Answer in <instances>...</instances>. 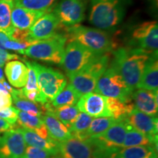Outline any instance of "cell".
Segmentation results:
<instances>
[{
    "mask_svg": "<svg viewBox=\"0 0 158 158\" xmlns=\"http://www.w3.org/2000/svg\"><path fill=\"white\" fill-rule=\"evenodd\" d=\"M146 158H157V157H147Z\"/></svg>",
    "mask_w": 158,
    "mask_h": 158,
    "instance_id": "cell-41",
    "label": "cell"
},
{
    "mask_svg": "<svg viewBox=\"0 0 158 158\" xmlns=\"http://www.w3.org/2000/svg\"><path fill=\"white\" fill-rule=\"evenodd\" d=\"M157 147H130L118 149L109 158H146L157 157Z\"/></svg>",
    "mask_w": 158,
    "mask_h": 158,
    "instance_id": "cell-26",
    "label": "cell"
},
{
    "mask_svg": "<svg viewBox=\"0 0 158 158\" xmlns=\"http://www.w3.org/2000/svg\"><path fill=\"white\" fill-rule=\"evenodd\" d=\"M76 106L80 111L92 117L109 116L106 106V97L94 92L81 96Z\"/></svg>",
    "mask_w": 158,
    "mask_h": 158,
    "instance_id": "cell-13",
    "label": "cell"
},
{
    "mask_svg": "<svg viewBox=\"0 0 158 158\" xmlns=\"http://www.w3.org/2000/svg\"><path fill=\"white\" fill-rule=\"evenodd\" d=\"M59 148L62 158H94L91 144L75 136L59 143Z\"/></svg>",
    "mask_w": 158,
    "mask_h": 158,
    "instance_id": "cell-15",
    "label": "cell"
},
{
    "mask_svg": "<svg viewBox=\"0 0 158 158\" xmlns=\"http://www.w3.org/2000/svg\"><path fill=\"white\" fill-rule=\"evenodd\" d=\"M106 106L109 116L116 120L124 119L135 108L132 98L127 100H122L118 98L106 97Z\"/></svg>",
    "mask_w": 158,
    "mask_h": 158,
    "instance_id": "cell-25",
    "label": "cell"
},
{
    "mask_svg": "<svg viewBox=\"0 0 158 158\" xmlns=\"http://www.w3.org/2000/svg\"><path fill=\"white\" fill-rule=\"evenodd\" d=\"M31 45L29 43H19L16 41L13 40H9L5 44V50H10L16 51V52L19 53V54H23L24 51L28 48L29 46Z\"/></svg>",
    "mask_w": 158,
    "mask_h": 158,
    "instance_id": "cell-36",
    "label": "cell"
},
{
    "mask_svg": "<svg viewBox=\"0 0 158 158\" xmlns=\"http://www.w3.org/2000/svg\"><path fill=\"white\" fill-rule=\"evenodd\" d=\"M20 59V57L16 54H10L6 50H2L0 49V67L2 68L6 63L10 61L16 60Z\"/></svg>",
    "mask_w": 158,
    "mask_h": 158,
    "instance_id": "cell-37",
    "label": "cell"
},
{
    "mask_svg": "<svg viewBox=\"0 0 158 158\" xmlns=\"http://www.w3.org/2000/svg\"><path fill=\"white\" fill-rule=\"evenodd\" d=\"M93 117L88 114L80 112L77 116L76 121L70 128V131L73 136L81 140L84 139V135L89 127Z\"/></svg>",
    "mask_w": 158,
    "mask_h": 158,
    "instance_id": "cell-32",
    "label": "cell"
},
{
    "mask_svg": "<svg viewBox=\"0 0 158 158\" xmlns=\"http://www.w3.org/2000/svg\"><path fill=\"white\" fill-rule=\"evenodd\" d=\"M15 127L10 124L8 122H6L3 118H0V133H5L9 130L14 129Z\"/></svg>",
    "mask_w": 158,
    "mask_h": 158,
    "instance_id": "cell-38",
    "label": "cell"
},
{
    "mask_svg": "<svg viewBox=\"0 0 158 158\" xmlns=\"http://www.w3.org/2000/svg\"><path fill=\"white\" fill-rule=\"evenodd\" d=\"M45 108V114H49L58 118L62 123L70 130L72 124L76 121L77 116L80 113L76 105L75 106H62V107L55 108L51 103L43 104Z\"/></svg>",
    "mask_w": 158,
    "mask_h": 158,
    "instance_id": "cell-24",
    "label": "cell"
},
{
    "mask_svg": "<svg viewBox=\"0 0 158 158\" xmlns=\"http://www.w3.org/2000/svg\"><path fill=\"white\" fill-rule=\"evenodd\" d=\"M51 156L53 155L46 150L28 146L21 158H51Z\"/></svg>",
    "mask_w": 158,
    "mask_h": 158,
    "instance_id": "cell-33",
    "label": "cell"
},
{
    "mask_svg": "<svg viewBox=\"0 0 158 158\" xmlns=\"http://www.w3.org/2000/svg\"><path fill=\"white\" fill-rule=\"evenodd\" d=\"M53 12L61 24L70 27L84 21L85 7L81 0H62Z\"/></svg>",
    "mask_w": 158,
    "mask_h": 158,
    "instance_id": "cell-10",
    "label": "cell"
},
{
    "mask_svg": "<svg viewBox=\"0 0 158 158\" xmlns=\"http://www.w3.org/2000/svg\"><path fill=\"white\" fill-rule=\"evenodd\" d=\"M12 100H13L15 108L21 111L27 112L31 115L41 117L45 113L44 106L36 103L27 99L23 94L22 89H13L10 92Z\"/></svg>",
    "mask_w": 158,
    "mask_h": 158,
    "instance_id": "cell-23",
    "label": "cell"
},
{
    "mask_svg": "<svg viewBox=\"0 0 158 158\" xmlns=\"http://www.w3.org/2000/svg\"><path fill=\"white\" fill-rule=\"evenodd\" d=\"M113 53L111 64L133 92L137 89L148 59L154 53L134 48H119Z\"/></svg>",
    "mask_w": 158,
    "mask_h": 158,
    "instance_id": "cell-1",
    "label": "cell"
},
{
    "mask_svg": "<svg viewBox=\"0 0 158 158\" xmlns=\"http://www.w3.org/2000/svg\"><path fill=\"white\" fill-rule=\"evenodd\" d=\"M124 120L133 129L150 137L157 138L158 118L140 111L135 108L124 118Z\"/></svg>",
    "mask_w": 158,
    "mask_h": 158,
    "instance_id": "cell-14",
    "label": "cell"
},
{
    "mask_svg": "<svg viewBox=\"0 0 158 158\" xmlns=\"http://www.w3.org/2000/svg\"><path fill=\"white\" fill-rule=\"evenodd\" d=\"M17 122L20 127L32 130L44 139H53L49 135L47 128L41 117L31 115L27 112L19 110Z\"/></svg>",
    "mask_w": 158,
    "mask_h": 158,
    "instance_id": "cell-22",
    "label": "cell"
},
{
    "mask_svg": "<svg viewBox=\"0 0 158 158\" xmlns=\"http://www.w3.org/2000/svg\"><path fill=\"white\" fill-rule=\"evenodd\" d=\"M137 89L157 91L158 89V63L157 53H154L148 59L141 78Z\"/></svg>",
    "mask_w": 158,
    "mask_h": 158,
    "instance_id": "cell-18",
    "label": "cell"
},
{
    "mask_svg": "<svg viewBox=\"0 0 158 158\" xmlns=\"http://www.w3.org/2000/svg\"><path fill=\"white\" fill-rule=\"evenodd\" d=\"M51 138L58 143H61L72 137L70 130L62 123L56 116L45 114L41 116Z\"/></svg>",
    "mask_w": 158,
    "mask_h": 158,
    "instance_id": "cell-21",
    "label": "cell"
},
{
    "mask_svg": "<svg viewBox=\"0 0 158 158\" xmlns=\"http://www.w3.org/2000/svg\"><path fill=\"white\" fill-rule=\"evenodd\" d=\"M13 100L9 92L6 89L2 81H0V110L11 107Z\"/></svg>",
    "mask_w": 158,
    "mask_h": 158,
    "instance_id": "cell-35",
    "label": "cell"
},
{
    "mask_svg": "<svg viewBox=\"0 0 158 158\" xmlns=\"http://www.w3.org/2000/svg\"><path fill=\"white\" fill-rule=\"evenodd\" d=\"M66 36L70 40L76 41L96 54H106L114 48L113 40L108 32L82 25L67 27Z\"/></svg>",
    "mask_w": 158,
    "mask_h": 158,
    "instance_id": "cell-3",
    "label": "cell"
},
{
    "mask_svg": "<svg viewBox=\"0 0 158 158\" xmlns=\"http://www.w3.org/2000/svg\"><path fill=\"white\" fill-rule=\"evenodd\" d=\"M141 146L143 147L152 146L157 147V138L150 137L149 135L140 133L129 125L122 148L141 147Z\"/></svg>",
    "mask_w": 158,
    "mask_h": 158,
    "instance_id": "cell-27",
    "label": "cell"
},
{
    "mask_svg": "<svg viewBox=\"0 0 158 158\" xmlns=\"http://www.w3.org/2000/svg\"><path fill=\"white\" fill-rule=\"evenodd\" d=\"M98 55L101 54H94L76 41L70 40L64 49L61 66L68 76L82 70Z\"/></svg>",
    "mask_w": 158,
    "mask_h": 158,
    "instance_id": "cell-8",
    "label": "cell"
},
{
    "mask_svg": "<svg viewBox=\"0 0 158 158\" xmlns=\"http://www.w3.org/2000/svg\"><path fill=\"white\" fill-rule=\"evenodd\" d=\"M157 91H151L143 89H136L132 93L131 98L136 109L157 117L158 112Z\"/></svg>",
    "mask_w": 158,
    "mask_h": 158,
    "instance_id": "cell-16",
    "label": "cell"
},
{
    "mask_svg": "<svg viewBox=\"0 0 158 158\" xmlns=\"http://www.w3.org/2000/svg\"><path fill=\"white\" fill-rule=\"evenodd\" d=\"M13 6V0H0V31H5L9 35L14 28L11 21Z\"/></svg>",
    "mask_w": 158,
    "mask_h": 158,
    "instance_id": "cell-31",
    "label": "cell"
},
{
    "mask_svg": "<svg viewBox=\"0 0 158 158\" xmlns=\"http://www.w3.org/2000/svg\"><path fill=\"white\" fill-rule=\"evenodd\" d=\"M5 73L9 83L13 87L21 89L27 84L28 68L21 61L13 60L6 63Z\"/></svg>",
    "mask_w": 158,
    "mask_h": 158,
    "instance_id": "cell-17",
    "label": "cell"
},
{
    "mask_svg": "<svg viewBox=\"0 0 158 158\" xmlns=\"http://www.w3.org/2000/svg\"><path fill=\"white\" fill-rule=\"evenodd\" d=\"M81 96V95L75 89L72 85L67 84L51 104L55 108L67 106H75L77 104Z\"/></svg>",
    "mask_w": 158,
    "mask_h": 158,
    "instance_id": "cell-28",
    "label": "cell"
},
{
    "mask_svg": "<svg viewBox=\"0 0 158 158\" xmlns=\"http://www.w3.org/2000/svg\"><path fill=\"white\" fill-rule=\"evenodd\" d=\"M14 5L30 10L46 13L56 5L57 0H13Z\"/></svg>",
    "mask_w": 158,
    "mask_h": 158,
    "instance_id": "cell-30",
    "label": "cell"
},
{
    "mask_svg": "<svg viewBox=\"0 0 158 158\" xmlns=\"http://www.w3.org/2000/svg\"><path fill=\"white\" fill-rule=\"evenodd\" d=\"M18 114H19V110L15 108L9 107L0 110V118H3L10 124L15 127L18 120Z\"/></svg>",
    "mask_w": 158,
    "mask_h": 158,
    "instance_id": "cell-34",
    "label": "cell"
},
{
    "mask_svg": "<svg viewBox=\"0 0 158 158\" xmlns=\"http://www.w3.org/2000/svg\"><path fill=\"white\" fill-rule=\"evenodd\" d=\"M127 0H91L89 21L102 30L113 31L121 24Z\"/></svg>",
    "mask_w": 158,
    "mask_h": 158,
    "instance_id": "cell-2",
    "label": "cell"
},
{
    "mask_svg": "<svg viewBox=\"0 0 158 158\" xmlns=\"http://www.w3.org/2000/svg\"><path fill=\"white\" fill-rule=\"evenodd\" d=\"M116 121L117 120L114 119L110 116H100V117L92 118L89 127L84 135V141L103 133L112 124L115 123Z\"/></svg>",
    "mask_w": 158,
    "mask_h": 158,
    "instance_id": "cell-29",
    "label": "cell"
},
{
    "mask_svg": "<svg viewBox=\"0 0 158 158\" xmlns=\"http://www.w3.org/2000/svg\"><path fill=\"white\" fill-rule=\"evenodd\" d=\"M94 92L107 98L127 100L131 99L133 91L129 88L115 67L110 64L99 78Z\"/></svg>",
    "mask_w": 158,
    "mask_h": 158,
    "instance_id": "cell-7",
    "label": "cell"
},
{
    "mask_svg": "<svg viewBox=\"0 0 158 158\" xmlns=\"http://www.w3.org/2000/svg\"><path fill=\"white\" fill-rule=\"evenodd\" d=\"M36 74L39 91L38 103H51L67 85V79L60 71L29 62Z\"/></svg>",
    "mask_w": 158,
    "mask_h": 158,
    "instance_id": "cell-4",
    "label": "cell"
},
{
    "mask_svg": "<svg viewBox=\"0 0 158 158\" xmlns=\"http://www.w3.org/2000/svg\"><path fill=\"white\" fill-rule=\"evenodd\" d=\"M130 48L157 53L158 26L156 21H147L136 26L130 34Z\"/></svg>",
    "mask_w": 158,
    "mask_h": 158,
    "instance_id": "cell-9",
    "label": "cell"
},
{
    "mask_svg": "<svg viewBox=\"0 0 158 158\" xmlns=\"http://www.w3.org/2000/svg\"><path fill=\"white\" fill-rule=\"evenodd\" d=\"M0 138H1V133H0Z\"/></svg>",
    "mask_w": 158,
    "mask_h": 158,
    "instance_id": "cell-42",
    "label": "cell"
},
{
    "mask_svg": "<svg viewBox=\"0 0 158 158\" xmlns=\"http://www.w3.org/2000/svg\"><path fill=\"white\" fill-rule=\"evenodd\" d=\"M16 128L22 134L26 144H27L29 147L46 150L52 155H56L59 152V143L54 141V139H44L32 130L21 127H16Z\"/></svg>",
    "mask_w": 158,
    "mask_h": 158,
    "instance_id": "cell-20",
    "label": "cell"
},
{
    "mask_svg": "<svg viewBox=\"0 0 158 158\" xmlns=\"http://www.w3.org/2000/svg\"><path fill=\"white\" fill-rule=\"evenodd\" d=\"M67 41L66 35L57 33L50 38L38 41L29 46L23 54L36 60L61 65Z\"/></svg>",
    "mask_w": 158,
    "mask_h": 158,
    "instance_id": "cell-6",
    "label": "cell"
},
{
    "mask_svg": "<svg viewBox=\"0 0 158 158\" xmlns=\"http://www.w3.org/2000/svg\"><path fill=\"white\" fill-rule=\"evenodd\" d=\"M44 14L14 5L11 13L12 24L15 28L29 30L35 21Z\"/></svg>",
    "mask_w": 158,
    "mask_h": 158,
    "instance_id": "cell-19",
    "label": "cell"
},
{
    "mask_svg": "<svg viewBox=\"0 0 158 158\" xmlns=\"http://www.w3.org/2000/svg\"><path fill=\"white\" fill-rule=\"evenodd\" d=\"M10 40L8 33L4 31H0V49L5 50V44L7 40Z\"/></svg>",
    "mask_w": 158,
    "mask_h": 158,
    "instance_id": "cell-39",
    "label": "cell"
},
{
    "mask_svg": "<svg viewBox=\"0 0 158 158\" xmlns=\"http://www.w3.org/2000/svg\"><path fill=\"white\" fill-rule=\"evenodd\" d=\"M3 80H5V78H4L3 76V71L1 67H0V81H2Z\"/></svg>",
    "mask_w": 158,
    "mask_h": 158,
    "instance_id": "cell-40",
    "label": "cell"
},
{
    "mask_svg": "<svg viewBox=\"0 0 158 158\" xmlns=\"http://www.w3.org/2000/svg\"><path fill=\"white\" fill-rule=\"evenodd\" d=\"M26 147L22 134L15 127L1 135L0 158H21Z\"/></svg>",
    "mask_w": 158,
    "mask_h": 158,
    "instance_id": "cell-12",
    "label": "cell"
},
{
    "mask_svg": "<svg viewBox=\"0 0 158 158\" xmlns=\"http://www.w3.org/2000/svg\"><path fill=\"white\" fill-rule=\"evenodd\" d=\"M61 23L53 11L45 13L29 29V37L34 42L44 40L57 34Z\"/></svg>",
    "mask_w": 158,
    "mask_h": 158,
    "instance_id": "cell-11",
    "label": "cell"
},
{
    "mask_svg": "<svg viewBox=\"0 0 158 158\" xmlns=\"http://www.w3.org/2000/svg\"><path fill=\"white\" fill-rule=\"evenodd\" d=\"M109 60L108 54L98 55L82 70L68 76L70 84L81 95L93 92L99 78L108 68Z\"/></svg>",
    "mask_w": 158,
    "mask_h": 158,
    "instance_id": "cell-5",
    "label": "cell"
}]
</instances>
